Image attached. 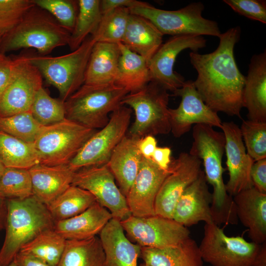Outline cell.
Masks as SVG:
<instances>
[{"label": "cell", "mask_w": 266, "mask_h": 266, "mask_svg": "<svg viewBox=\"0 0 266 266\" xmlns=\"http://www.w3.org/2000/svg\"><path fill=\"white\" fill-rule=\"evenodd\" d=\"M236 26L221 33L213 52L201 54L191 52V63L197 72L195 86L204 102L216 112L241 118L245 76L239 70L234 56L235 45L240 38Z\"/></svg>", "instance_id": "obj_1"}, {"label": "cell", "mask_w": 266, "mask_h": 266, "mask_svg": "<svg viewBox=\"0 0 266 266\" xmlns=\"http://www.w3.org/2000/svg\"><path fill=\"white\" fill-rule=\"evenodd\" d=\"M193 141L189 154L199 159L204 167L207 182L213 188L211 212L214 224H236L238 219L233 198L227 192L222 166L225 137L223 132L205 124L193 127Z\"/></svg>", "instance_id": "obj_2"}, {"label": "cell", "mask_w": 266, "mask_h": 266, "mask_svg": "<svg viewBox=\"0 0 266 266\" xmlns=\"http://www.w3.org/2000/svg\"><path fill=\"white\" fill-rule=\"evenodd\" d=\"M5 235L0 250V266H7L21 247L42 232L54 229L55 221L46 205L33 196L6 200Z\"/></svg>", "instance_id": "obj_3"}, {"label": "cell", "mask_w": 266, "mask_h": 266, "mask_svg": "<svg viewBox=\"0 0 266 266\" xmlns=\"http://www.w3.org/2000/svg\"><path fill=\"white\" fill-rule=\"evenodd\" d=\"M70 35L51 14L35 5L2 37L0 52L33 48L39 55L46 56L55 48L68 45Z\"/></svg>", "instance_id": "obj_4"}, {"label": "cell", "mask_w": 266, "mask_h": 266, "mask_svg": "<svg viewBox=\"0 0 266 266\" xmlns=\"http://www.w3.org/2000/svg\"><path fill=\"white\" fill-rule=\"evenodd\" d=\"M128 94L115 83L83 84L65 101L66 118L92 129H101Z\"/></svg>", "instance_id": "obj_5"}, {"label": "cell", "mask_w": 266, "mask_h": 266, "mask_svg": "<svg viewBox=\"0 0 266 266\" xmlns=\"http://www.w3.org/2000/svg\"><path fill=\"white\" fill-rule=\"evenodd\" d=\"M169 97L168 91L154 81L138 91L126 95L121 104L129 106L135 114L128 134L141 139L147 135L169 133Z\"/></svg>", "instance_id": "obj_6"}, {"label": "cell", "mask_w": 266, "mask_h": 266, "mask_svg": "<svg viewBox=\"0 0 266 266\" xmlns=\"http://www.w3.org/2000/svg\"><path fill=\"white\" fill-rule=\"evenodd\" d=\"M96 42L90 35L70 53L57 57L29 55V60L47 83L58 90L60 100L65 102L83 84L87 66Z\"/></svg>", "instance_id": "obj_7"}, {"label": "cell", "mask_w": 266, "mask_h": 266, "mask_svg": "<svg viewBox=\"0 0 266 266\" xmlns=\"http://www.w3.org/2000/svg\"><path fill=\"white\" fill-rule=\"evenodd\" d=\"M201 2L190 3L178 10H167L145 2L129 8L130 13L149 20L163 34L173 36L210 35L219 37L221 33L217 22L204 18Z\"/></svg>", "instance_id": "obj_8"}, {"label": "cell", "mask_w": 266, "mask_h": 266, "mask_svg": "<svg viewBox=\"0 0 266 266\" xmlns=\"http://www.w3.org/2000/svg\"><path fill=\"white\" fill-rule=\"evenodd\" d=\"M96 132L66 118L42 126L33 143L40 164L50 166L68 164Z\"/></svg>", "instance_id": "obj_9"}, {"label": "cell", "mask_w": 266, "mask_h": 266, "mask_svg": "<svg viewBox=\"0 0 266 266\" xmlns=\"http://www.w3.org/2000/svg\"><path fill=\"white\" fill-rule=\"evenodd\" d=\"M132 110L121 105L111 113L107 124L96 131L68 164L74 171L107 164L117 145L126 135Z\"/></svg>", "instance_id": "obj_10"}, {"label": "cell", "mask_w": 266, "mask_h": 266, "mask_svg": "<svg viewBox=\"0 0 266 266\" xmlns=\"http://www.w3.org/2000/svg\"><path fill=\"white\" fill-rule=\"evenodd\" d=\"M199 245L203 262L210 266H251L261 244L241 236H229L214 223L205 224Z\"/></svg>", "instance_id": "obj_11"}, {"label": "cell", "mask_w": 266, "mask_h": 266, "mask_svg": "<svg viewBox=\"0 0 266 266\" xmlns=\"http://www.w3.org/2000/svg\"><path fill=\"white\" fill-rule=\"evenodd\" d=\"M120 223L129 237L142 247L176 245L190 236L187 227L173 219L156 215L145 217L131 215Z\"/></svg>", "instance_id": "obj_12"}, {"label": "cell", "mask_w": 266, "mask_h": 266, "mask_svg": "<svg viewBox=\"0 0 266 266\" xmlns=\"http://www.w3.org/2000/svg\"><path fill=\"white\" fill-rule=\"evenodd\" d=\"M71 185L89 192L98 203L110 212L113 218L121 221L132 215L126 197L117 186L107 164L76 171Z\"/></svg>", "instance_id": "obj_13"}, {"label": "cell", "mask_w": 266, "mask_h": 266, "mask_svg": "<svg viewBox=\"0 0 266 266\" xmlns=\"http://www.w3.org/2000/svg\"><path fill=\"white\" fill-rule=\"evenodd\" d=\"M10 81L0 99V116L31 111L34 97L42 87V76L29 60V55L16 57Z\"/></svg>", "instance_id": "obj_14"}, {"label": "cell", "mask_w": 266, "mask_h": 266, "mask_svg": "<svg viewBox=\"0 0 266 266\" xmlns=\"http://www.w3.org/2000/svg\"><path fill=\"white\" fill-rule=\"evenodd\" d=\"M206 45V40L203 36H173L161 45L148 63L151 81L172 92L180 88L185 80L173 69L177 56L187 49L197 52Z\"/></svg>", "instance_id": "obj_15"}, {"label": "cell", "mask_w": 266, "mask_h": 266, "mask_svg": "<svg viewBox=\"0 0 266 266\" xmlns=\"http://www.w3.org/2000/svg\"><path fill=\"white\" fill-rule=\"evenodd\" d=\"M173 93V96L181 98L177 108L168 109L171 132L175 137H180L188 133L193 125L221 128L222 122L217 113L204 102L193 81H185Z\"/></svg>", "instance_id": "obj_16"}, {"label": "cell", "mask_w": 266, "mask_h": 266, "mask_svg": "<svg viewBox=\"0 0 266 266\" xmlns=\"http://www.w3.org/2000/svg\"><path fill=\"white\" fill-rule=\"evenodd\" d=\"M201 161L187 152L172 160L170 172L164 179L155 202L156 215L172 219L175 206L186 188L199 176Z\"/></svg>", "instance_id": "obj_17"}, {"label": "cell", "mask_w": 266, "mask_h": 266, "mask_svg": "<svg viewBox=\"0 0 266 266\" xmlns=\"http://www.w3.org/2000/svg\"><path fill=\"white\" fill-rule=\"evenodd\" d=\"M221 129L225 137V152L229 175L225 186L228 194L233 197L253 187L250 172L254 161L246 151L240 128L236 124L223 122Z\"/></svg>", "instance_id": "obj_18"}, {"label": "cell", "mask_w": 266, "mask_h": 266, "mask_svg": "<svg viewBox=\"0 0 266 266\" xmlns=\"http://www.w3.org/2000/svg\"><path fill=\"white\" fill-rule=\"evenodd\" d=\"M170 172L159 167L152 160L142 157L140 168L126 196L132 216L145 217L155 215V202L164 179Z\"/></svg>", "instance_id": "obj_19"}, {"label": "cell", "mask_w": 266, "mask_h": 266, "mask_svg": "<svg viewBox=\"0 0 266 266\" xmlns=\"http://www.w3.org/2000/svg\"><path fill=\"white\" fill-rule=\"evenodd\" d=\"M212 193L202 170L198 177L183 193L178 200L172 219L187 227L200 222L214 223L211 212Z\"/></svg>", "instance_id": "obj_20"}, {"label": "cell", "mask_w": 266, "mask_h": 266, "mask_svg": "<svg viewBox=\"0 0 266 266\" xmlns=\"http://www.w3.org/2000/svg\"><path fill=\"white\" fill-rule=\"evenodd\" d=\"M233 198L238 220L247 228L252 242L258 244L266 242V194L252 187Z\"/></svg>", "instance_id": "obj_21"}, {"label": "cell", "mask_w": 266, "mask_h": 266, "mask_svg": "<svg viewBox=\"0 0 266 266\" xmlns=\"http://www.w3.org/2000/svg\"><path fill=\"white\" fill-rule=\"evenodd\" d=\"M248 120L266 122V51L254 55L249 65L242 95Z\"/></svg>", "instance_id": "obj_22"}, {"label": "cell", "mask_w": 266, "mask_h": 266, "mask_svg": "<svg viewBox=\"0 0 266 266\" xmlns=\"http://www.w3.org/2000/svg\"><path fill=\"white\" fill-rule=\"evenodd\" d=\"M29 171L33 196L46 206L71 185L75 172L68 164L50 166L38 164Z\"/></svg>", "instance_id": "obj_23"}, {"label": "cell", "mask_w": 266, "mask_h": 266, "mask_svg": "<svg viewBox=\"0 0 266 266\" xmlns=\"http://www.w3.org/2000/svg\"><path fill=\"white\" fill-rule=\"evenodd\" d=\"M99 235L106 266H138L141 247L126 236L119 220L112 218Z\"/></svg>", "instance_id": "obj_24"}, {"label": "cell", "mask_w": 266, "mask_h": 266, "mask_svg": "<svg viewBox=\"0 0 266 266\" xmlns=\"http://www.w3.org/2000/svg\"><path fill=\"white\" fill-rule=\"evenodd\" d=\"M140 139L126 134L113 150L107 165L126 197L138 172L142 156Z\"/></svg>", "instance_id": "obj_25"}, {"label": "cell", "mask_w": 266, "mask_h": 266, "mask_svg": "<svg viewBox=\"0 0 266 266\" xmlns=\"http://www.w3.org/2000/svg\"><path fill=\"white\" fill-rule=\"evenodd\" d=\"M112 218L110 212L96 202L80 214L55 222L54 230L66 240H84L97 236Z\"/></svg>", "instance_id": "obj_26"}, {"label": "cell", "mask_w": 266, "mask_h": 266, "mask_svg": "<svg viewBox=\"0 0 266 266\" xmlns=\"http://www.w3.org/2000/svg\"><path fill=\"white\" fill-rule=\"evenodd\" d=\"M140 258L150 266H203L199 245L190 236L176 245L141 247Z\"/></svg>", "instance_id": "obj_27"}, {"label": "cell", "mask_w": 266, "mask_h": 266, "mask_svg": "<svg viewBox=\"0 0 266 266\" xmlns=\"http://www.w3.org/2000/svg\"><path fill=\"white\" fill-rule=\"evenodd\" d=\"M120 56L118 44L96 42L87 66L83 84L115 83Z\"/></svg>", "instance_id": "obj_28"}, {"label": "cell", "mask_w": 266, "mask_h": 266, "mask_svg": "<svg viewBox=\"0 0 266 266\" xmlns=\"http://www.w3.org/2000/svg\"><path fill=\"white\" fill-rule=\"evenodd\" d=\"M163 35L149 20L130 13L121 43L148 63L162 44Z\"/></svg>", "instance_id": "obj_29"}, {"label": "cell", "mask_w": 266, "mask_h": 266, "mask_svg": "<svg viewBox=\"0 0 266 266\" xmlns=\"http://www.w3.org/2000/svg\"><path fill=\"white\" fill-rule=\"evenodd\" d=\"M120 56L115 84L129 93L138 91L151 81L146 60L129 49L122 43H118Z\"/></svg>", "instance_id": "obj_30"}, {"label": "cell", "mask_w": 266, "mask_h": 266, "mask_svg": "<svg viewBox=\"0 0 266 266\" xmlns=\"http://www.w3.org/2000/svg\"><path fill=\"white\" fill-rule=\"evenodd\" d=\"M57 266H106L99 237L84 240H66Z\"/></svg>", "instance_id": "obj_31"}, {"label": "cell", "mask_w": 266, "mask_h": 266, "mask_svg": "<svg viewBox=\"0 0 266 266\" xmlns=\"http://www.w3.org/2000/svg\"><path fill=\"white\" fill-rule=\"evenodd\" d=\"M0 160L5 167L29 169L40 164L33 144L0 131Z\"/></svg>", "instance_id": "obj_32"}, {"label": "cell", "mask_w": 266, "mask_h": 266, "mask_svg": "<svg viewBox=\"0 0 266 266\" xmlns=\"http://www.w3.org/2000/svg\"><path fill=\"white\" fill-rule=\"evenodd\" d=\"M96 202L89 192L71 185L47 207L56 222L80 214Z\"/></svg>", "instance_id": "obj_33"}, {"label": "cell", "mask_w": 266, "mask_h": 266, "mask_svg": "<svg viewBox=\"0 0 266 266\" xmlns=\"http://www.w3.org/2000/svg\"><path fill=\"white\" fill-rule=\"evenodd\" d=\"M78 5L75 24L68 43L72 51L78 48L88 35L95 33L102 17L100 0H79Z\"/></svg>", "instance_id": "obj_34"}, {"label": "cell", "mask_w": 266, "mask_h": 266, "mask_svg": "<svg viewBox=\"0 0 266 266\" xmlns=\"http://www.w3.org/2000/svg\"><path fill=\"white\" fill-rule=\"evenodd\" d=\"M66 240L54 229L46 230L23 246L19 251L30 254L52 266H57Z\"/></svg>", "instance_id": "obj_35"}, {"label": "cell", "mask_w": 266, "mask_h": 266, "mask_svg": "<svg viewBox=\"0 0 266 266\" xmlns=\"http://www.w3.org/2000/svg\"><path fill=\"white\" fill-rule=\"evenodd\" d=\"M130 14L128 8L121 7L102 15L98 29L92 35L95 41L114 44L121 42Z\"/></svg>", "instance_id": "obj_36"}, {"label": "cell", "mask_w": 266, "mask_h": 266, "mask_svg": "<svg viewBox=\"0 0 266 266\" xmlns=\"http://www.w3.org/2000/svg\"><path fill=\"white\" fill-rule=\"evenodd\" d=\"M31 112L42 126L55 124L66 118L65 102L51 97L43 87L34 97Z\"/></svg>", "instance_id": "obj_37"}, {"label": "cell", "mask_w": 266, "mask_h": 266, "mask_svg": "<svg viewBox=\"0 0 266 266\" xmlns=\"http://www.w3.org/2000/svg\"><path fill=\"white\" fill-rule=\"evenodd\" d=\"M33 196L28 169L6 167L0 179V197L5 200H23Z\"/></svg>", "instance_id": "obj_38"}, {"label": "cell", "mask_w": 266, "mask_h": 266, "mask_svg": "<svg viewBox=\"0 0 266 266\" xmlns=\"http://www.w3.org/2000/svg\"><path fill=\"white\" fill-rule=\"evenodd\" d=\"M42 127L31 111L0 116V131L29 143L34 142Z\"/></svg>", "instance_id": "obj_39"}, {"label": "cell", "mask_w": 266, "mask_h": 266, "mask_svg": "<svg viewBox=\"0 0 266 266\" xmlns=\"http://www.w3.org/2000/svg\"><path fill=\"white\" fill-rule=\"evenodd\" d=\"M247 154L254 162L266 158V122L243 120L240 128Z\"/></svg>", "instance_id": "obj_40"}, {"label": "cell", "mask_w": 266, "mask_h": 266, "mask_svg": "<svg viewBox=\"0 0 266 266\" xmlns=\"http://www.w3.org/2000/svg\"><path fill=\"white\" fill-rule=\"evenodd\" d=\"M34 4L51 14L65 30L71 33L78 11V0H33Z\"/></svg>", "instance_id": "obj_41"}, {"label": "cell", "mask_w": 266, "mask_h": 266, "mask_svg": "<svg viewBox=\"0 0 266 266\" xmlns=\"http://www.w3.org/2000/svg\"><path fill=\"white\" fill-rule=\"evenodd\" d=\"M33 0H0V34L11 31L34 6Z\"/></svg>", "instance_id": "obj_42"}, {"label": "cell", "mask_w": 266, "mask_h": 266, "mask_svg": "<svg viewBox=\"0 0 266 266\" xmlns=\"http://www.w3.org/2000/svg\"><path fill=\"white\" fill-rule=\"evenodd\" d=\"M239 15L266 23V1L265 0H224Z\"/></svg>", "instance_id": "obj_43"}, {"label": "cell", "mask_w": 266, "mask_h": 266, "mask_svg": "<svg viewBox=\"0 0 266 266\" xmlns=\"http://www.w3.org/2000/svg\"><path fill=\"white\" fill-rule=\"evenodd\" d=\"M16 61V57L12 59L0 52V99L10 81Z\"/></svg>", "instance_id": "obj_44"}, {"label": "cell", "mask_w": 266, "mask_h": 266, "mask_svg": "<svg viewBox=\"0 0 266 266\" xmlns=\"http://www.w3.org/2000/svg\"><path fill=\"white\" fill-rule=\"evenodd\" d=\"M250 176L253 187L260 192L266 194V158L254 162Z\"/></svg>", "instance_id": "obj_45"}, {"label": "cell", "mask_w": 266, "mask_h": 266, "mask_svg": "<svg viewBox=\"0 0 266 266\" xmlns=\"http://www.w3.org/2000/svg\"><path fill=\"white\" fill-rule=\"evenodd\" d=\"M142 1L135 0H100V8L102 15L121 7L129 9L137 5Z\"/></svg>", "instance_id": "obj_46"}, {"label": "cell", "mask_w": 266, "mask_h": 266, "mask_svg": "<svg viewBox=\"0 0 266 266\" xmlns=\"http://www.w3.org/2000/svg\"><path fill=\"white\" fill-rule=\"evenodd\" d=\"M171 151L167 147H158L155 149L151 160L159 167L164 170H168L171 163Z\"/></svg>", "instance_id": "obj_47"}, {"label": "cell", "mask_w": 266, "mask_h": 266, "mask_svg": "<svg viewBox=\"0 0 266 266\" xmlns=\"http://www.w3.org/2000/svg\"><path fill=\"white\" fill-rule=\"evenodd\" d=\"M157 147V141L154 136L147 135L139 139L138 148L142 157L151 160Z\"/></svg>", "instance_id": "obj_48"}, {"label": "cell", "mask_w": 266, "mask_h": 266, "mask_svg": "<svg viewBox=\"0 0 266 266\" xmlns=\"http://www.w3.org/2000/svg\"><path fill=\"white\" fill-rule=\"evenodd\" d=\"M13 261L17 266H52L30 254L19 251Z\"/></svg>", "instance_id": "obj_49"}, {"label": "cell", "mask_w": 266, "mask_h": 266, "mask_svg": "<svg viewBox=\"0 0 266 266\" xmlns=\"http://www.w3.org/2000/svg\"><path fill=\"white\" fill-rule=\"evenodd\" d=\"M251 266H266V242L261 244Z\"/></svg>", "instance_id": "obj_50"}, {"label": "cell", "mask_w": 266, "mask_h": 266, "mask_svg": "<svg viewBox=\"0 0 266 266\" xmlns=\"http://www.w3.org/2000/svg\"><path fill=\"white\" fill-rule=\"evenodd\" d=\"M6 214V200L0 197V230L5 228Z\"/></svg>", "instance_id": "obj_51"}, {"label": "cell", "mask_w": 266, "mask_h": 266, "mask_svg": "<svg viewBox=\"0 0 266 266\" xmlns=\"http://www.w3.org/2000/svg\"><path fill=\"white\" fill-rule=\"evenodd\" d=\"M5 168V166L0 160V179L4 171Z\"/></svg>", "instance_id": "obj_52"}, {"label": "cell", "mask_w": 266, "mask_h": 266, "mask_svg": "<svg viewBox=\"0 0 266 266\" xmlns=\"http://www.w3.org/2000/svg\"><path fill=\"white\" fill-rule=\"evenodd\" d=\"M17 266L15 262L14 261H13L8 266Z\"/></svg>", "instance_id": "obj_53"}, {"label": "cell", "mask_w": 266, "mask_h": 266, "mask_svg": "<svg viewBox=\"0 0 266 266\" xmlns=\"http://www.w3.org/2000/svg\"><path fill=\"white\" fill-rule=\"evenodd\" d=\"M139 266H150L143 263L141 264Z\"/></svg>", "instance_id": "obj_54"}, {"label": "cell", "mask_w": 266, "mask_h": 266, "mask_svg": "<svg viewBox=\"0 0 266 266\" xmlns=\"http://www.w3.org/2000/svg\"><path fill=\"white\" fill-rule=\"evenodd\" d=\"M1 38H2V36L0 34V44L1 40Z\"/></svg>", "instance_id": "obj_55"}, {"label": "cell", "mask_w": 266, "mask_h": 266, "mask_svg": "<svg viewBox=\"0 0 266 266\" xmlns=\"http://www.w3.org/2000/svg\"><path fill=\"white\" fill-rule=\"evenodd\" d=\"M210 266L208 265V266Z\"/></svg>", "instance_id": "obj_56"}]
</instances>
